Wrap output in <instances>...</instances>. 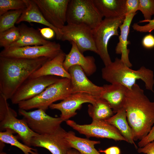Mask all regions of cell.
Instances as JSON below:
<instances>
[{"mask_svg": "<svg viewBox=\"0 0 154 154\" xmlns=\"http://www.w3.org/2000/svg\"><path fill=\"white\" fill-rule=\"evenodd\" d=\"M17 27L20 33V37L7 48L44 45L50 42L43 37L38 30L29 27L24 23Z\"/></svg>", "mask_w": 154, "mask_h": 154, "instance_id": "20", "label": "cell"}, {"mask_svg": "<svg viewBox=\"0 0 154 154\" xmlns=\"http://www.w3.org/2000/svg\"><path fill=\"white\" fill-rule=\"evenodd\" d=\"M103 17L93 0H70L66 12L67 24L85 25L92 30L96 29Z\"/></svg>", "mask_w": 154, "mask_h": 154, "instance_id": "5", "label": "cell"}, {"mask_svg": "<svg viewBox=\"0 0 154 154\" xmlns=\"http://www.w3.org/2000/svg\"><path fill=\"white\" fill-rule=\"evenodd\" d=\"M53 76L29 77L19 88L11 99L13 104L29 100L41 93L47 87L60 78Z\"/></svg>", "mask_w": 154, "mask_h": 154, "instance_id": "12", "label": "cell"}, {"mask_svg": "<svg viewBox=\"0 0 154 154\" xmlns=\"http://www.w3.org/2000/svg\"><path fill=\"white\" fill-rule=\"evenodd\" d=\"M67 132L60 126L50 133L38 135L32 139L31 146L44 148L52 154H67L71 148L66 139Z\"/></svg>", "mask_w": 154, "mask_h": 154, "instance_id": "14", "label": "cell"}, {"mask_svg": "<svg viewBox=\"0 0 154 154\" xmlns=\"http://www.w3.org/2000/svg\"><path fill=\"white\" fill-rule=\"evenodd\" d=\"M139 3V0H126V14L136 13L138 10Z\"/></svg>", "mask_w": 154, "mask_h": 154, "instance_id": "33", "label": "cell"}, {"mask_svg": "<svg viewBox=\"0 0 154 154\" xmlns=\"http://www.w3.org/2000/svg\"><path fill=\"white\" fill-rule=\"evenodd\" d=\"M98 98L84 93H75L72 94L59 103L52 104L49 108L60 111L61 113L60 117L63 121H66L77 114L76 110L81 108L83 104H94Z\"/></svg>", "mask_w": 154, "mask_h": 154, "instance_id": "15", "label": "cell"}, {"mask_svg": "<svg viewBox=\"0 0 154 154\" xmlns=\"http://www.w3.org/2000/svg\"><path fill=\"white\" fill-rule=\"evenodd\" d=\"M0 154H7L5 152H3V151L0 152Z\"/></svg>", "mask_w": 154, "mask_h": 154, "instance_id": "41", "label": "cell"}, {"mask_svg": "<svg viewBox=\"0 0 154 154\" xmlns=\"http://www.w3.org/2000/svg\"><path fill=\"white\" fill-rule=\"evenodd\" d=\"M41 109L27 112L19 109V114L23 116L30 129L38 135L49 134L59 127L63 121L60 117H54L47 115Z\"/></svg>", "mask_w": 154, "mask_h": 154, "instance_id": "10", "label": "cell"}, {"mask_svg": "<svg viewBox=\"0 0 154 154\" xmlns=\"http://www.w3.org/2000/svg\"><path fill=\"white\" fill-rule=\"evenodd\" d=\"M125 17L105 18L97 27L92 30L98 54L105 66L112 62L108 50V43L112 36L119 35L118 29L123 23Z\"/></svg>", "mask_w": 154, "mask_h": 154, "instance_id": "7", "label": "cell"}, {"mask_svg": "<svg viewBox=\"0 0 154 154\" xmlns=\"http://www.w3.org/2000/svg\"><path fill=\"white\" fill-rule=\"evenodd\" d=\"M20 37L18 27L14 26L3 32L0 33V46L4 49L8 47L18 40Z\"/></svg>", "mask_w": 154, "mask_h": 154, "instance_id": "29", "label": "cell"}, {"mask_svg": "<svg viewBox=\"0 0 154 154\" xmlns=\"http://www.w3.org/2000/svg\"><path fill=\"white\" fill-rule=\"evenodd\" d=\"M88 113L92 121H105L114 114L109 104L101 98L88 106Z\"/></svg>", "mask_w": 154, "mask_h": 154, "instance_id": "26", "label": "cell"}, {"mask_svg": "<svg viewBox=\"0 0 154 154\" xmlns=\"http://www.w3.org/2000/svg\"><path fill=\"white\" fill-rule=\"evenodd\" d=\"M46 20L60 29L66 22V12L70 0H33Z\"/></svg>", "mask_w": 154, "mask_h": 154, "instance_id": "13", "label": "cell"}, {"mask_svg": "<svg viewBox=\"0 0 154 154\" xmlns=\"http://www.w3.org/2000/svg\"><path fill=\"white\" fill-rule=\"evenodd\" d=\"M66 121L67 125L88 138H106L127 142L116 128L105 121H92L91 124L85 125L79 124L71 120Z\"/></svg>", "mask_w": 154, "mask_h": 154, "instance_id": "11", "label": "cell"}, {"mask_svg": "<svg viewBox=\"0 0 154 154\" xmlns=\"http://www.w3.org/2000/svg\"><path fill=\"white\" fill-rule=\"evenodd\" d=\"M148 22V23L143 26H141L137 23H134L132 26L133 29L135 30L140 32H151L154 30V18L150 20H142L139 21V23Z\"/></svg>", "mask_w": 154, "mask_h": 154, "instance_id": "32", "label": "cell"}, {"mask_svg": "<svg viewBox=\"0 0 154 154\" xmlns=\"http://www.w3.org/2000/svg\"><path fill=\"white\" fill-rule=\"evenodd\" d=\"M67 154H80L79 152L77 150L70 149L67 152Z\"/></svg>", "mask_w": 154, "mask_h": 154, "instance_id": "39", "label": "cell"}, {"mask_svg": "<svg viewBox=\"0 0 154 154\" xmlns=\"http://www.w3.org/2000/svg\"><path fill=\"white\" fill-rule=\"evenodd\" d=\"M60 31L61 40L74 42L82 54L90 51L98 54L92 33V30L84 24H67Z\"/></svg>", "mask_w": 154, "mask_h": 154, "instance_id": "8", "label": "cell"}, {"mask_svg": "<svg viewBox=\"0 0 154 154\" xmlns=\"http://www.w3.org/2000/svg\"><path fill=\"white\" fill-rule=\"evenodd\" d=\"M142 44L143 46L147 49L154 47V36L149 34L145 36L143 38Z\"/></svg>", "mask_w": 154, "mask_h": 154, "instance_id": "35", "label": "cell"}, {"mask_svg": "<svg viewBox=\"0 0 154 154\" xmlns=\"http://www.w3.org/2000/svg\"><path fill=\"white\" fill-rule=\"evenodd\" d=\"M15 133L13 130L7 129L0 132V140L4 143L9 144L20 149L24 154H39L37 150L19 141L13 135Z\"/></svg>", "mask_w": 154, "mask_h": 154, "instance_id": "27", "label": "cell"}, {"mask_svg": "<svg viewBox=\"0 0 154 154\" xmlns=\"http://www.w3.org/2000/svg\"><path fill=\"white\" fill-rule=\"evenodd\" d=\"M0 152L2 151L4 147L5 146V143L1 141H0Z\"/></svg>", "mask_w": 154, "mask_h": 154, "instance_id": "40", "label": "cell"}, {"mask_svg": "<svg viewBox=\"0 0 154 154\" xmlns=\"http://www.w3.org/2000/svg\"><path fill=\"white\" fill-rule=\"evenodd\" d=\"M66 55V54L62 50L53 58L46 61L29 77L34 78L43 76H53L70 79L69 73L63 66Z\"/></svg>", "mask_w": 154, "mask_h": 154, "instance_id": "19", "label": "cell"}, {"mask_svg": "<svg viewBox=\"0 0 154 154\" xmlns=\"http://www.w3.org/2000/svg\"><path fill=\"white\" fill-rule=\"evenodd\" d=\"M105 121L116 128L127 140V142L134 145L137 148L134 142L132 130L127 121L124 107Z\"/></svg>", "mask_w": 154, "mask_h": 154, "instance_id": "24", "label": "cell"}, {"mask_svg": "<svg viewBox=\"0 0 154 154\" xmlns=\"http://www.w3.org/2000/svg\"><path fill=\"white\" fill-rule=\"evenodd\" d=\"M26 7L24 0H0V16L9 10H24Z\"/></svg>", "mask_w": 154, "mask_h": 154, "instance_id": "30", "label": "cell"}, {"mask_svg": "<svg viewBox=\"0 0 154 154\" xmlns=\"http://www.w3.org/2000/svg\"><path fill=\"white\" fill-rule=\"evenodd\" d=\"M49 60L45 57L31 59L0 56V93L11 99L23 83Z\"/></svg>", "mask_w": 154, "mask_h": 154, "instance_id": "2", "label": "cell"}, {"mask_svg": "<svg viewBox=\"0 0 154 154\" xmlns=\"http://www.w3.org/2000/svg\"><path fill=\"white\" fill-rule=\"evenodd\" d=\"M154 141V124L148 134L138 143L139 147L144 146L148 143Z\"/></svg>", "mask_w": 154, "mask_h": 154, "instance_id": "34", "label": "cell"}, {"mask_svg": "<svg viewBox=\"0 0 154 154\" xmlns=\"http://www.w3.org/2000/svg\"><path fill=\"white\" fill-rule=\"evenodd\" d=\"M101 98L109 104L116 114L124 107L128 89L119 84H105Z\"/></svg>", "mask_w": 154, "mask_h": 154, "instance_id": "18", "label": "cell"}, {"mask_svg": "<svg viewBox=\"0 0 154 154\" xmlns=\"http://www.w3.org/2000/svg\"><path fill=\"white\" fill-rule=\"evenodd\" d=\"M7 100L0 93V131L11 129L17 133L24 144L31 147L32 139L38 134L30 129L23 118H17V112L9 107Z\"/></svg>", "mask_w": 154, "mask_h": 154, "instance_id": "6", "label": "cell"}, {"mask_svg": "<svg viewBox=\"0 0 154 154\" xmlns=\"http://www.w3.org/2000/svg\"><path fill=\"white\" fill-rule=\"evenodd\" d=\"M99 152L104 153L105 154H120L121 150L117 147L114 146L104 150H99Z\"/></svg>", "mask_w": 154, "mask_h": 154, "instance_id": "38", "label": "cell"}, {"mask_svg": "<svg viewBox=\"0 0 154 154\" xmlns=\"http://www.w3.org/2000/svg\"><path fill=\"white\" fill-rule=\"evenodd\" d=\"M65 138L71 148L78 151L80 154H101L94 147L95 145L100 143V141L78 137L71 131L67 132Z\"/></svg>", "mask_w": 154, "mask_h": 154, "instance_id": "25", "label": "cell"}, {"mask_svg": "<svg viewBox=\"0 0 154 154\" xmlns=\"http://www.w3.org/2000/svg\"><path fill=\"white\" fill-rule=\"evenodd\" d=\"M138 10L143 15L145 20L151 19L154 15V0H139Z\"/></svg>", "mask_w": 154, "mask_h": 154, "instance_id": "31", "label": "cell"}, {"mask_svg": "<svg viewBox=\"0 0 154 154\" xmlns=\"http://www.w3.org/2000/svg\"><path fill=\"white\" fill-rule=\"evenodd\" d=\"M26 5L16 24L23 21L29 23L35 22L46 26L52 29L55 32L56 38L61 40V34L60 30L49 23L45 19L37 5L33 0H24Z\"/></svg>", "mask_w": 154, "mask_h": 154, "instance_id": "21", "label": "cell"}, {"mask_svg": "<svg viewBox=\"0 0 154 154\" xmlns=\"http://www.w3.org/2000/svg\"><path fill=\"white\" fill-rule=\"evenodd\" d=\"M62 50L59 43L50 41L44 45L5 48L1 51L0 56L31 59L45 57L51 60Z\"/></svg>", "mask_w": 154, "mask_h": 154, "instance_id": "9", "label": "cell"}, {"mask_svg": "<svg viewBox=\"0 0 154 154\" xmlns=\"http://www.w3.org/2000/svg\"><path fill=\"white\" fill-rule=\"evenodd\" d=\"M137 151L139 153L154 154V141L148 143L142 147H139Z\"/></svg>", "mask_w": 154, "mask_h": 154, "instance_id": "37", "label": "cell"}, {"mask_svg": "<svg viewBox=\"0 0 154 154\" xmlns=\"http://www.w3.org/2000/svg\"><path fill=\"white\" fill-rule=\"evenodd\" d=\"M23 10L8 11L0 16V33L7 30L15 26L23 12Z\"/></svg>", "mask_w": 154, "mask_h": 154, "instance_id": "28", "label": "cell"}, {"mask_svg": "<svg viewBox=\"0 0 154 154\" xmlns=\"http://www.w3.org/2000/svg\"><path fill=\"white\" fill-rule=\"evenodd\" d=\"M38 30L43 37L46 39L52 38L55 34L53 29L49 27L38 28Z\"/></svg>", "mask_w": 154, "mask_h": 154, "instance_id": "36", "label": "cell"}, {"mask_svg": "<svg viewBox=\"0 0 154 154\" xmlns=\"http://www.w3.org/2000/svg\"><path fill=\"white\" fill-rule=\"evenodd\" d=\"M68 71L71 77L72 94L83 92L97 98H101L103 86H97L90 81L80 66H73L70 68Z\"/></svg>", "mask_w": 154, "mask_h": 154, "instance_id": "16", "label": "cell"}, {"mask_svg": "<svg viewBox=\"0 0 154 154\" xmlns=\"http://www.w3.org/2000/svg\"><path fill=\"white\" fill-rule=\"evenodd\" d=\"M102 78L111 84L122 85L128 89H131L137 80L144 82L146 89L154 92L153 71L142 66L134 70L124 64L120 59L115 58L114 62L102 69Z\"/></svg>", "mask_w": 154, "mask_h": 154, "instance_id": "3", "label": "cell"}, {"mask_svg": "<svg viewBox=\"0 0 154 154\" xmlns=\"http://www.w3.org/2000/svg\"><path fill=\"white\" fill-rule=\"evenodd\" d=\"M124 108L133 140H140L148 134L154 124V101L151 102L136 83L127 90Z\"/></svg>", "mask_w": 154, "mask_h": 154, "instance_id": "1", "label": "cell"}, {"mask_svg": "<svg viewBox=\"0 0 154 154\" xmlns=\"http://www.w3.org/2000/svg\"><path fill=\"white\" fill-rule=\"evenodd\" d=\"M136 14V13L126 14L123 23L119 27L120 33L119 36V42L115 48L116 53L121 54V60L129 68L132 67V65L129 59L130 50L127 47L130 44V41L127 40V38L131 21Z\"/></svg>", "mask_w": 154, "mask_h": 154, "instance_id": "22", "label": "cell"}, {"mask_svg": "<svg viewBox=\"0 0 154 154\" xmlns=\"http://www.w3.org/2000/svg\"><path fill=\"white\" fill-rule=\"evenodd\" d=\"M72 47L67 54H66L63 62L65 69L68 71L71 66L74 65L80 66L87 76H90L96 71L97 68L95 59L92 56H84L78 50L76 44L71 42Z\"/></svg>", "mask_w": 154, "mask_h": 154, "instance_id": "17", "label": "cell"}, {"mask_svg": "<svg viewBox=\"0 0 154 154\" xmlns=\"http://www.w3.org/2000/svg\"><path fill=\"white\" fill-rule=\"evenodd\" d=\"M72 94L70 79L62 78L47 87L38 95L18 105L19 109L26 110L37 108L46 111L54 102L63 100Z\"/></svg>", "mask_w": 154, "mask_h": 154, "instance_id": "4", "label": "cell"}, {"mask_svg": "<svg viewBox=\"0 0 154 154\" xmlns=\"http://www.w3.org/2000/svg\"><path fill=\"white\" fill-rule=\"evenodd\" d=\"M100 13L105 18L125 17L126 0H93Z\"/></svg>", "mask_w": 154, "mask_h": 154, "instance_id": "23", "label": "cell"}]
</instances>
